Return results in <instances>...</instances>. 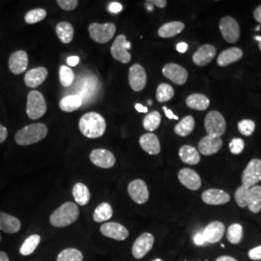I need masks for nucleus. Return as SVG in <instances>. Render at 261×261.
I'll return each instance as SVG.
<instances>
[{
  "label": "nucleus",
  "mask_w": 261,
  "mask_h": 261,
  "mask_svg": "<svg viewBox=\"0 0 261 261\" xmlns=\"http://www.w3.org/2000/svg\"><path fill=\"white\" fill-rule=\"evenodd\" d=\"M113 215V210L110 203L103 202L97 206L94 210L93 220L96 223H103L111 220Z\"/></svg>",
  "instance_id": "obj_33"
},
{
  "label": "nucleus",
  "mask_w": 261,
  "mask_h": 261,
  "mask_svg": "<svg viewBox=\"0 0 261 261\" xmlns=\"http://www.w3.org/2000/svg\"><path fill=\"white\" fill-rule=\"evenodd\" d=\"M79 128L84 137L88 139H98L105 134L107 123L100 113L87 112L80 119Z\"/></svg>",
  "instance_id": "obj_1"
},
{
  "label": "nucleus",
  "mask_w": 261,
  "mask_h": 261,
  "mask_svg": "<svg viewBox=\"0 0 261 261\" xmlns=\"http://www.w3.org/2000/svg\"><path fill=\"white\" fill-rule=\"evenodd\" d=\"M216 56V48L212 45H203L199 47L193 56V61L197 66L209 64Z\"/></svg>",
  "instance_id": "obj_22"
},
{
  "label": "nucleus",
  "mask_w": 261,
  "mask_h": 261,
  "mask_svg": "<svg viewBox=\"0 0 261 261\" xmlns=\"http://www.w3.org/2000/svg\"><path fill=\"white\" fill-rule=\"evenodd\" d=\"M0 261H10L6 252H0Z\"/></svg>",
  "instance_id": "obj_57"
},
{
  "label": "nucleus",
  "mask_w": 261,
  "mask_h": 261,
  "mask_svg": "<svg viewBox=\"0 0 261 261\" xmlns=\"http://www.w3.org/2000/svg\"><path fill=\"white\" fill-rule=\"evenodd\" d=\"M147 83V75L145 70L140 64H134L129 70V84L130 88L139 92L145 88Z\"/></svg>",
  "instance_id": "obj_13"
},
{
  "label": "nucleus",
  "mask_w": 261,
  "mask_h": 261,
  "mask_svg": "<svg viewBox=\"0 0 261 261\" xmlns=\"http://www.w3.org/2000/svg\"><path fill=\"white\" fill-rule=\"evenodd\" d=\"M151 2V4L154 6H157L158 8H165L166 6H167V4H168V2L166 1V0H152V1H150Z\"/></svg>",
  "instance_id": "obj_51"
},
{
  "label": "nucleus",
  "mask_w": 261,
  "mask_h": 261,
  "mask_svg": "<svg viewBox=\"0 0 261 261\" xmlns=\"http://www.w3.org/2000/svg\"><path fill=\"white\" fill-rule=\"evenodd\" d=\"M7 137H8V130L6 129V127L0 124V143L4 142L7 139Z\"/></svg>",
  "instance_id": "obj_49"
},
{
  "label": "nucleus",
  "mask_w": 261,
  "mask_h": 261,
  "mask_svg": "<svg viewBox=\"0 0 261 261\" xmlns=\"http://www.w3.org/2000/svg\"><path fill=\"white\" fill-rule=\"evenodd\" d=\"M46 17H47V11L42 8H38V9L30 10L28 12L24 17V20L28 24H34L42 21Z\"/></svg>",
  "instance_id": "obj_41"
},
{
  "label": "nucleus",
  "mask_w": 261,
  "mask_h": 261,
  "mask_svg": "<svg viewBox=\"0 0 261 261\" xmlns=\"http://www.w3.org/2000/svg\"><path fill=\"white\" fill-rule=\"evenodd\" d=\"M243 50L239 47H230L224 50L217 59L218 65L221 67L230 65L242 58Z\"/></svg>",
  "instance_id": "obj_25"
},
{
  "label": "nucleus",
  "mask_w": 261,
  "mask_h": 261,
  "mask_svg": "<svg viewBox=\"0 0 261 261\" xmlns=\"http://www.w3.org/2000/svg\"><path fill=\"white\" fill-rule=\"evenodd\" d=\"M193 241L195 243L196 246L198 247H201V246H205L206 243L205 239H204V236L202 231H197L195 235H194V238H193Z\"/></svg>",
  "instance_id": "obj_47"
},
{
  "label": "nucleus",
  "mask_w": 261,
  "mask_h": 261,
  "mask_svg": "<svg viewBox=\"0 0 261 261\" xmlns=\"http://www.w3.org/2000/svg\"><path fill=\"white\" fill-rule=\"evenodd\" d=\"M127 43L128 41L126 39V36L119 35L114 40L111 47L112 57L123 64H128L132 59V56L127 48Z\"/></svg>",
  "instance_id": "obj_11"
},
{
  "label": "nucleus",
  "mask_w": 261,
  "mask_h": 261,
  "mask_svg": "<svg viewBox=\"0 0 261 261\" xmlns=\"http://www.w3.org/2000/svg\"><path fill=\"white\" fill-rule=\"evenodd\" d=\"M89 35L95 42L99 44H106L112 40L116 32V27L113 23H97L93 22L88 27Z\"/></svg>",
  "instance_id": "obj_5"
},
{
  "label": "nucleus",
  "mask_w": 261,
  "mask_h": 261,
  "mask_svg": "<svg viewBox=\"0 0 261 261\" xmlns=\"http://www.w3.org/2000/svg\"><path fill=\"white\" fill-rule=\"evenodd\" d=\"M224 230L225 227L222 222L214 221L206 226L202 230V233L207 244H216L220 242L224 237Z\"/></svg>",
  "instance_id": "obj_19"
},
{
  "label": "nucleus",
  "mask_w": 261,
  "mask_h": 261,
  "mask_svg": "<svg viewBox=\"0 0 261 261\" xmlns=\"http://www.w3.org/2000/svg\"><path fill=\"white\" fill-rule=\"evenodd\" d=\"M56 35L63 44H69L72 42L75 35V30L70 22L61 21L56 28Z\"/></svg>",
  "instance_id": "obj_30"
},
{
  "label": "nucleus",
  "mask_w": 261,
  "mask_h": 261,
  "mask_svg": "<svg viewBox=\"0 0 261 261\" xmlns=\"http://www.w3.org/2000/svg\"><path fill=\"white\" fill-rule=\"evenodd\" d=\"M47 112V103L43 94L37 90L30 91L28 96L27 113L32 120H37Z\"/></svg>",
  "instance_id": "obj_4"
},
{
  "label": "nucleus",
  "mask_w": 261,
  "mask_h": 261,
  "mask_svg": "<svg viewBox=\"0 0 261 261\" xmlns=\"http://www.w3.org/2000/svg\"><path fill=\"white\" fill-rule=\"evenodd\" d=\"M48 72L45 67H37L28 71L24 75L25 85L30 88H36L47 80Z\"/></svg>",
  "instance_id": "obj_21"
},
{
  "label": "nucleus",
  "mask_w": 261,
  "mask_h": 261,
  "mask_svg": "<svg viewBox=\"0 0 261 261\" xmlns=\"http://www.w3.org/2000/svg\"><path fill=\"white\" fill-rule=\"evenodd\" d=\"M238 130L244 136L250 137L255 130V123L250 119L241 120L238 123Z\"/></svg>",
  "instance_id": "obj_43"
},
{
  "label": "nucleus",
  "mask_w": 261,
  "mask_h": 261,
  "mask_svg": "<svg viewBox=\"0 0 261 261\" xmlns=\"http://www.w3.org/2000/svg\"><path fill=\"white\" fill-rule=\"evenodd\" d=\"M128 194L130 198L138 204H144L149 199V191L143 180L136 179L128 185Z\"/></svg>",
  "instance_id": "obj_9"
},
{
  "label": "nucleus",
  "mask_w": 261,
  "mask_h": 261,
  "mask_svg": "<svg viewBox=\"0 0 261 261\" xmlns=\"http://www.w3.org/2000/svg\"><path fill=\"white\" fill-rule=\"evenodd\" d=\"M155 238L151 233L145 232L140 235L134 243L132 248L133 256L136 259H141L152 250Z\"/></svg>",
  "instance_id": "obj_8"
},
{
  "label": "nucleus",
  "mask_w": 261,
  "mask_h": 261,
  "mask_svg": "<svg viewBox=\"0 0 261 261\" xmlns=\"http://www.w3.org/2000/svg\"><path fill=\"white\" fill-rule=\"evenodd\" d=\"M259 28H260V25H258V27H256V28H255V31H258V30H259Z\"/></svg>",
  "instance_id": "obj_61"
},
{
  "label": "nucleus",
  "mask_w": 261,
  "mask_h": 261,
  "mask_svg": "<svg viewBox=\"0 0 261 261\" xmlns=\"http://www.w3.org/2000/svg\"><path fill=\"white\" fill-rule=\"evenodd\" d=\"M226 237L228 242L237 245L242 241L243 238V227L241 224H231L228 229H227V233Z\"/></svg>",
  "instance_id": "obj_39"
},
{
  "label": "nucleus",
  "mask_w": 261,
  "mask_h": 261,
  "mask_svg": "<svg viewBox=\"0 0 261 261\" xmlns=\"http://www.w3.org/2000/svg\"><path fill=\"white\" fill-rule=\"evenodd\" d=\"M80 217L77 205L68 201L59 206L49 217V223L55 227H66L76 222Z\"/></svg>",
  "instance_id": "obj_2"
},
{
  "label": "nucleus",
  "mask_w": 261,
  "mask_h": 261,
  "mask_svg": "<svg viewBox=\"0 0 261 261\" xmlns=\"http://www.w3.org/2000/svg\"><path fill=\"white\" fill-rule=\"evenodd\" d=\"M202 201L208 205H223L230 200V196L220 189H209L201 195Z\"/></svg>",
  "instance_id": "obj_17"
},
{
  "label": "nucleus",
  "mask_w": 261,
  "mask_h": 261,
  "mask_svg": "<svg viewBox=\"0 0 261 261\" xmlns=\"http://www.w3.org/2000/svg\"><path fill=\"white\" fill-rule=\"evenodd\" d=\"M254 40H255V41H258V42H259V43H260L261 36H255V37H254Z\"/></svg>",
  "instance_id": "obj_59"
},
{
  "label": "nucleus",
  "mask_w": 261,
  "mask_h": 261,
  "mask_svg": "<svg viewBox=\"0 0 261 261\" xmlns=\"http://www.w3.org/2000/svg\"><path fill=\"white\" fill-rule=\"evenodd\" d=\"M161 114L158 112H152L148 113L143 119V128L148 132L157 130L161 125Z\"/></svg>",
  "instance_id": "obj_38"
},
{
  "label": "nucleus",
  "mask_w": 261,
  "mask_h": 261,
  "mask_svg": "<svg viewBox=\"0 0 261 261\" xmlns=\"http://www.w3.org/2000/svg\"><path fill=\"white\" fill-rule=\"evenodd\" d=\"M163 110H164V112L166 113V116L168 117V119H175V120H178L177 115H175L171 110H169V109L166 108V107H164Z\"/></svg>",
  "instance_id": "obj_52"
},
{
  "label": "nucleus",
  "mask_w": 261,
  "mask_h": 261,
  "mask_svg": "<svg viewBox=\"0 0 261 261\" xmlns=\"http://www.w3.org/2000/svg\"><path fill=\"white\" fill-rule=\"evenodd\" d=\"M75 80V74L73 70L68 66L62 65L59 69V81L64 87L71 86Z\"/></svg>",
  "instance_id": "obj_40"
},
{
  "label": "nucleus",
  "mask_w": 261,
  "mask_h": 261,
  "mask_svg": "<svg viewBox=\"0 0 261 261\" xmlns=\"http://www.w3.org/2000/svg\"><path fill=\"white\" fill-rule=\"evenodd\" d=\"M122 5L120 3H118V2H112L110 4V6H109V11L111 12V13H119V12H121L122 11Z\"/></svg>",
  "instance_id": "obj_48"
},
{
  "label": "nucleus",
  "mask_w": 261,
  "mask_h": 261,
  "mask_svg": "<svg viewBox=\"0 0 261 261\" xmlns=\"http://www.w3.org/2000/svg\"><path fill=\"white\" fill-rule=\"evenodd\" d=\"M28 56L24 50L13 53L9 58V70L14 75H20L27 71Z\"/></svg>",
  "instance_id": "obj_18"
},
{
  "label": "nucleus",
  "mask_w": 261,
  "mask_h": 261,
  "mask_svg": "<svg viewBox=\"0 0 261 261\" xmlns=\"http://www.w3.org/2000/svg\"><path fill=\"white\" fill-rule=\"evenodd\" d=\"M176 49H177L179 53L184 54V53H186L187 49H188V45H187L186 43H184V42H181V43L177 44Z\"/></svg>",
  "instance_id": "obj_54"
},
{
  "label": "nucleus",
  "mask_w": 261,
  "mask_h": 261,
  "mask_svg": "<svg viewBox=\"0 0 261 261\" xmlns=\"http://www.w3.org/2000/svg\"><path fill=\"white\" fill-rule=\"evenodd\" d=\"M145 6H146V8L148 10V12H152L153 11V5L151 4L150 1H146L145 2Z\"/></svg>",
  "instance_id": "obj_58"
},
{
  "label": "nucleus",
  "mask_w": 261,
  "mask_h": 261,
  "mask_svg": "<svg viewBox=\"0 0 261 261\" xmlns=\"http://www.w3.org/2000/svg\"><path fill=\"white\" fill-rule=\"evenodd\" d=\"M249 257L254 261L261 260V245L250 250L249 252Z\"/></svg>",
  "instance_id": "obj_46"
},
{
  "label": "nucleus",
  "mask_w": 261,
  "mask_h": 261,
  "mask_svg": "<svg viewBox=\"0 0 261 261\" xmlns=\"http://www.w3.org/2000/svg\"><path fill=\"white\" fill-rule=\"evenodd\" d=\"M247 207L250 209V211L257 214L261 211V186L252 187L249 191V197H248V203Z\"/></svg>",
  "instance_id": "obj_31"
},
{
  "label": "nucleus",
  "mask_w": 261,
  "mask_h": 261,
  "mask_svg": "<svg viewBox=\"0 0 261 261\" xmlns=\"http://www.w3.org/2000/svg\"><path fill=\"white\" fill-rule=\"evenodd\" d=\"M258 47H259V49L261 50V42L259 43V45H258Z\"/></svg>",
  "instance_id": "obj_64"
},
{
  "label": "nucleus",
  "mask_w": 261,
  "mask_h": 261,
  "mask_svg": "<svg viewBox=\"0 0 261 261\" xmlns=\"http://www.w3.org/2000/svg\"><path fill=\"white\" fill-rule=\"evenodd\" d=\"M163 75L178 85L186 84L188 80V72L186 69L174 63H168L167 65L164 66Z\"/></svg>",
  "instance_id": "obj_14"
},
{
  "label": "nucleus",
  "mask_w": 261,
  "mask_h": 261,
  "mask_svg": "<svg viewBox=\"0 0 261 261\" xmlns=\"http://www.w3.org/2000/svg\"><path fill=\"white\" fill-rule=\"evenodd\" d=\"M57 4L61 9L74 11L79 5L77 0H57Z\"/></svg>",
  "instance_id": "obj_45"
},
{
  "label": "nucleus",
  "mask_w": 261,
  "mask_h": 261,
  "mask_svg": "<svg viewBox=\"0 0 261 261\" xmlns=\"http://www.w3.org/2000/svg\"><path fill=\"white\" fill-rule=\"evenodd\" d=\"M196 122L192 115H187L174 127L175 134L180 137L189 136L195 129Z\"/></svg>",
  "instance_id": "obj_34"
},
{
  "label": "nucleus",
  "mask_w": 261,
  "mask_h": 261,
  "mask_svg": "<svg viewBox=\"0 0 261 261\" xmlns=\"http://www.w3.org/2000/svg\"><path fill=\"white\" fill-rule=\"evenodd\" d=\"M100 231L105 237L117 241H124L129 237V230L119 223H105L101 225Z\"/></svg>",
  "instance_id": "obj_12"
},
{
  "label": "nucleus",
  "mask_w": 261,
  "mask_h": 261,
  "mask_svg": "<svg viewBox=\"0 0 261 261\" xmlns=\"http://www.w3.org/2000/svg\"><path fill=\"white\" fill-rule=\"evenodd\" d=\"M152 261H164V260H162V259H160V258H156V259H154V260H152Z\"/></svg>",
  "instance_id": "obj_62"
},
{
  "label": "nucleus",
  "mask_w": 261,
  "mask_h": 261,
  "mask_svg": "<svg viewBox=\"0 0 261 261\" xmlns=\"http://www.w3.org/2000/svg\"><path fill=\"white\" fill-rule=\"evenodd\" d=\"M244 147H245V142L242 139H239V138L233 139L229 143V149L234 155L241 154L244 150Z\"/></svg>",
  "instance_id": "obj_44"
},
{
  "label": "nucleus",
  "mask_w": 261,
  "mask_h": 261,
  "mask_svg": "<svg viewBox=\"0 0 261 261\" xmlns=\"http://www.w3.org/2000/svg\"><path fill=\"white\" fill-rule=\"evenodd\" d=\"M185 29V24L181 21H170L159 28L158 35L162 38H172Z\"/></svg>",
  "instance_id": "obj_27"
},
{
  "label": "nucleus",
  "mask_w": 261,
  "mask_h": 261,
  "mask_svg": "<svg viewBox=\"0 0 261 261\" xmlns=\"http://www.w3.org/2000/svg\"><path fill=\"white\" fill-rule=\"evenodd\" d=\"M56 261H84V254L75 248H68L59 252Z\"/></svg>",
  "instance_id": "obj_37"
},
{
  "label": "nucleus",
  "mask_w": 261,
  "mask_h": 261,
  "mask_svg": "<svg viewBox=\"0 0 261 261\" xmlns=\"http://www.w3.org/2000/svg\"><path fill=\"white\" fill-rule=\"evenodd\" d=\"M72 194L75 202L81 206H85L90 200V191L84 183L79 182L73 187Z\"/></svg>",
  "instance_id": "obj_29"
},
{
  "label": "nucleus",
  "mask_w": 261,
  "mask_h": 261,
  "mask_svg": "<svg viewBox=\"0 0 261 261\" xmlns=\"http://www.w3.org/2000/svg\"><path fill=\"white\" fill-rule=\"evenodd\" d=\"M223 146V140L221 138L212 136H206L198 143V151L202 155L210 156L218 153Z\"/></svg>",
  "instance_id": "obj_20"
},
{
  "label": "nucleus",
  "mask_w": 261,
  "mask_h": 261,
  "mask_svg": "<svg viewBox=\"0 0 261 261\" xmlns=\"http://www.w3.org/2000/svg\"><path fill=\"white\" fill-rule=\"evenodd\" d=\"M140 147L149 155H158L161 152V144L158 137L152 133L141 136L140 139Z\"/></svg>",
  "instance_id": "obj_23"
},
{
  "label": "nucleus",
  "mask_w": 261,
  "mask_h": 261,
  "mask_svg": "<svg viewBox=\"0 0 261 261\" xmlns=\"http://www.w3.org/2000/svg\"><path fill=\"white\" fill-rule=\"evenodd\" d=\"M83 103L84 100L81 95L75 94L63 97L59 102V107L63 112H72L79 110L83 106Z\"/></svg>",
  "instance_id": "obj_26"
},
{
  "label": "nucleus",
  "mask_w": 261,
  "mask_h": 261,
  "mask_svg": "<svg viewBox=\"0 0 261 261\" xmlns=\"http://www.w3.org/2000/svg\"><path fill=\"white\" fill-rule=\"evenodd\" d=\"M90 161L96 167L101 168H112L116 163L114 155L107 149H94L90 153Z\"/></svg>",
  "instance_id": "obj_15"
},
{
  "label": "nucleus",
  "mask_w": 261,
  "mask_h": 261,
  "mask_svg": "<svg viewBox=\"0 0 261 261\" xmlns=\"http://www.w3.org/2000/svg\"><path fill=\"white\" fill-rule=\"evenodd\" d=\"M40 242H41L40 235H38V234L30 235L24 240V242L22 243V245L19 249V253L21 255H24V256L32 254L33 252L36 251Z\"/></svg>",
  "instance_id": "obj_35"
},
{
  "label": "nucleus",
  "mask_w": 261,
  "mask_h": 261,
  "mask_svg": "<svg viewBox=\"0 0 261 261\" xmlns=\"http://www.w3.org/2000/svg\"><path fill=\"white\" fill-rule=\"evenodd\" d=\"M1 241H2V235L0 234V242H1Z\"/></svg>",
  "instance_id": "obj_63"
},
{
  "label": "nucleus",
  "mask_w": 261,
  "mask_h": 261,
  "mask_svg": "<svg viewBox=\"0 0 261 261\" xmlns=\"http://www.w3.org/2000/svg\"><path fill=\"white\" fill-rule=\"evenodd\" d=\"M253 17H254L255 20H257L261 24V5H259L258 7H256V9L254 10Z\"/></svg>",
  "instance_id": "obj_53"
},
{
  "label": "nucleus",
  "mask_w": 261,
  "mask_h": 261,
  "mask_svg": "<svg viewBox=\"0 0 261 261\" xmlns=\"http://www.w3.org/2000/svg\"><path fill=\"white\" fill-rule=\"evenodd\" d=\"M180 183L191 191H197L201 187V179L199 174L191 168H182L178 172Z\"/></svg>",
  "instance_id": "obj_16"
},
{
  "label": "nucleus",
  "mask_w": 261,
  "mask_h": 261,
  "mask_svg": "<svg viewBox=\"0 0 261 261\" xmlns=\"http://www.w3.org/2000/svg\"><path fill=\"white\" fill-rule=\"evenodd\" d=\"M127 48H128V50H129V49H130V42H128V43H127Z\"/></svg>",
  "instance_id": "obj_60"
},
{
  "label": "nucleus",
  "mask_w": 261,
  "mask_h": 261,
  "mask_svg": "<svg viewBox=\"0 0 261 261\" xmlns=\"http://www.w3.org/2000/svg\"><path fill=\"white\" fill-rule=\"evenodd\" d=\"M179 157L187 165L196 166L200 162L199 152L191 145H184L179 150Z\"/></svg>",
  "instance_id": "obj_28"
},
{
  "label": "nucleus",
  "mask_w": 261,
  "mask_h": 261,
  "mask_svg": "<svg viewBox=\"0 0 261 261\" xmlns=\"http://www.w3.org/2000/svg\"><path fill=\"white\" fill-rule=\"evenodd\" d=\"M174 97V89L168 84H161L157 87L156 98L160 103H166Z\"/></svg>",
  "instance_id": "obj_36"
},
{
  "label": "nucleus",
  "mask_w": 261,
  "mask_h": 261,
  "mask_svg": "<svg viewBox=\"0 0 261 261\" xmlns=\"http://www.w3.org/2000/svg\"><path fill=\"white\" fill-rule=\"evenodd\" d=\"M135 109H136L138 112H141V113H145V112H148V109H147L146 107H143V106L140 105V103H136V105H135Z\"/></svg>",
  "instance_id": "obj_55"
},
{
  "label": "nucleus",
  "mask_w": 261,
  "mask_h": 261,
  "mask_svg": "<svg viewBox=\"0 0 261 261\" xmlns=\"http://www.w3.org/2000/svg\"><path fill=\"white\" fill-rule=\"evenodd\" d=\"M220 30L224 40L228 43H235L240 37L238 22L231 17H224L220 21Z\"/></svg>",
  "instance_id": "obj_10"
},
{
  "label": "nucleus",
  "mask_w": 261,
  "mask_h": 261,
  "mask_svg": "<svg viewBox=\"0 0 261 261\" xmlns=\"http://www.w3.org/2000/svg\"><path fill=\"white\" fill-rule=\"evenodd\" d=\"M79 62H80V57L79 56H70L67 59L68 65L72 66V67H75V66L77 65Z\"/></svg>",
  "instance_id": "obj_50"
},
{
  "label": "nucleus",
  "mask_w": 261,
  "mask_h": 261,
  "mask_svg": "<svg viewBox=\"0 0 261 261\" xmlns=\"http://www.w3.org/2000/svg\"><path fill=\"white\" fill-rule=\"evenodd\" d=\"M204 126L208 136L216 138H221L226 129V123L224 116L220 112L215 111L209 112L206 115Z\"/></svg>",
  "instance_id": "obj_6"
},
{
  "label": "nucleus",
  "mask_w": 261,
  "mask_h": 261,
  "mask_svg": "<svg viewBox=\"0 0 261 261\" xmlns=\"http://www.w3.org/2000/svg\"><path fill=\"white\" fill-rule=\"evenodd\" d=\"M216 261H238L237 259H235L232 256H227V255H223V256H220L219 258H217Z\"/></svg>",
  "instance_id": "obj_56"
},
{
  "label": "nucleus",
  "mask_w": 261,
  "mask_h": 261,
  "mask_svg": "<svg viewBox=\"0 0 261 261\" xmlns=\"http://www.w3.org/2000/svg\"><path fill=\"white\" fill-rule=\"evenodd\" d=\"M186 103L190 109L205 111L210 106V101L203 94H192L187 98Z\"/></svg>",
  "instance_id": "obj_32"
},
{
  "label": "nucleus",
  "mask_w": 261,
  "mask_h": 261,
  "mask_svg": "<svg viewBox=\"0 0 261 261\" xmlns=\"http://www.w3.org/2000/svg\"><path fill=\"white\" fill-rule=\"evenodd\" d=\"M261 181V160L252 159L242 174V185L247 188L256 186Z\"/></svg>",
  "instance_id": "obj_7"
},
{
  "label": "nucleus",
  "mask_w": 261,
  "mask_h": 261,
  "mask_svg": "<svg viewBox=\"0 0 261 261\" xmlns=\"http://www.w3.org/2000/svg\"><path fill=\"white\" fill-rule=\"evenodd\" d=\"M21 224L18 218L0 212V230L8 234H15L19 232Z\"/></svg>",
  "instance_id": "obj_24"
},
{
  "label": "nucleus",
  "mask_w": 261,
  "mask_h": 261,
  "mask_svg": "<svg viewBox=\"0 0 261 261\" xmlns=\"http://www.w3.org/2000/svg\"><path fill=\"white\" fill-rule=\"evenodd\" d=\"M47 135V127L43 123L28 125L17 132L15 140L19 145L28 146L44 140Z\"/></svg>",
  "instance_id": "obj_3"
},
{
  "label": "nucleus",
  "mask_w": 261,
  "mask_h": 261,
  "mask_svg": "<svg viewBox=\"0 0 261 261\" xmlns=\"http://www.w3.org/2000/svg\"><path fill=\"white\" fill-rule=\"evenodd\" d=\"M249 191L250 189L247 187L243 186L241 185L238 187V189L235 192V201L237 203V205L241 208H245L247 207V203H248V197H249Z\"/></svg>",
  "instance_id": "obj_42"
}]
</instances>
